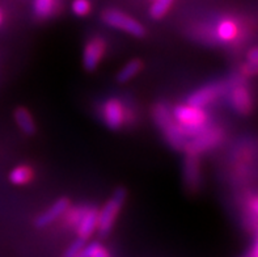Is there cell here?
<instances>
[{
	"label": "cell",
	"instance_id": "44dd1931",
	"mask_svg": "<svg viewBox=\"0 0 258 257\" xmlns=\"http://www.w3.org/2000/svg\"><path fill=\"white\" fill-rule=\"evenodd\" d=\"M72 11L78 16H85L91 11V3L89 0H74L72 3Z\"/></svg>",
	"mask_w": 258,
	"mask_h": 257
},
{
	"label": "cell",
	"instance_id": "d6986e66",
	"mask_svg": "<svg viewBox=\"0 0 258 257\" xmlns=\"http://www.w3.org/2000/svg\"><path fill=\"white\" fill-rule=\"evenodd\" d=\"M54 10V0H36L34 2V11L36 15L41 19H46L51 15Z\"/></svg>",
	"mask_w": 258,
	"mask_h": 257
},
{
	"label": "cell",
	"instance_id": "8fae6325",
	"mask_svg": "<svg viewBox=\"0 0 258 257\" xmlns=\"http://www.w3.org/2000/svg\"><path fill=\"white\" fill-rule=\"evenodd\" d=\"M105 122L110 129H119L124 122L123 108L118 100H109L104 107Z\"/></svg>",
	"mask_w": 258,
	"mask_h": 257
},
{
	"label": "cell",
	"instance_id": "2e32d148",
	"mask_svg": "<svg viewBox=\"0 0 258 257\" xmlns=\"http://www.w3.org/2000/svg\"><path fill=\"white\" fill-rule=\"evenodd\" d=\"M32 170L26 166L16 167V168L10 173L11 182H13L15 185H23V184H26V182L32 180Z\"/></svg>",
	"mask_w": 258,
	"mask_h": 257
},
{
	"label": "cell",
	"instance_id": "7402d4cb",
	"mask_svg": "<svg viewBox=\"0 0 258 257\" xmlns=\"http://www.w3.org/2000/svg\"><path fill=\"white\" fill-rule=\"evenodd\" d=\"M244 72L248 74V75H254V74H258V63L248 62V65L244 67Z\"/></svg>",
	"mask_w": 258,
	"mask_h": 257
},
{
	"label": "cell",
	"instance_id": "ba28073f",
	"mask_svg": "<svg viewBox=\"0 0 258 257\" xmlns=\"http://www.w3.org/2000/svg\"><path fill=\"white\" fill-rule=\"evenodd\" d=\"M183 180L189 189L194 190L198 188L201 181L200 175V162H198V155L194 153H187L185 159V166H183Z\"/></svg>",
	"mask_w": 258,
	"mask_h": 257
},
{
	"label": "cell",
	"instance_id": "6da1fadb",
	"mask_svg": "<svg viewBox=\"0 0 258 257\" xmlns=\"http://www.w3.org/2000/svg\"><path fill=\"white\" fill-rule=\"evenodd\" d=\"M173 117L180 125L183 137H197L198 134L205 131L207 122V114L202 108L191 107V105H180L174 108Z\"/></svg>",
	"mask_w": 258,
	"mask_h": 257
},
{
	"label": "cell",
	"instance_id": "ac0fdd59",
	"mask_svg": "<svg viewBox=\"0 0 258 257\" xmlns=\"http://www.w3.org/2000/svg\"><path fill=\"white\" fill-rule=\"evenodd\" d=\"M174 0H155V3L151 7L150 13L151 17L155 20H159L169 11Z\"/></svg>",
	"mask_w": 258,
	"mask_h": 257
},
{
	"label": "cell",
	"instance_id": "9c48e42d",
	"mask_svg": "<svg viewBox=\"0 0 258 257\" xmlns=\"http://www.w3.org/2000/svg\"><path fill=\"white\" fill-rule=\"evenodd\" d=\"M70 201L67 198H59L58 201H55L51 205V208H49L45 213L38 215V218L36 219V226L37 227H46L49 226L50 223H52L54 221L60 217L63 213L69 209Z\"/></svg>",
	"mask_w": 258,
	"mask_h": 257
},
{
	"label": "cell",
	"instance_id": "484cf974",
	"mask_svg": "<svg viewBox=\"0 0 258 257\" xmlns=\"http://www.w3.org/2000/svg\"><path fill=\"white\" fill-rule=\"evenodd\" d=\"M2 21H3V15H2V12H0V24H2Z\"/></svg>",
	"mask_w": 258,
	"mask_h": 257
},
{
	"label": "cell",
	"instance_id": "52a82bcc",
	"mask_svg": "<svg viewBox=\"0 0 258 257\" xmlns=\"http://www.w3.org/2000/svg\"><path fill=\"white\" fill-rule=\"evenodd\" d=\"M105 52V43L101 39L95 38L87 43L84 49V56H83V65L84 69L88 71H93L101 61Z\"/></svg>",
	"mask_w": 258,
	"mask_h": 257
},
{
	"label": "cell",
	"instance_id": "8992f818",
	"mask_svg": "<svg viewBox=\"0 0 258 257\" xmlns=\"http://www.w3.org/2000/svg\"><path fill=\"white\" fill-rule=\"evenodd\" d=\"M223 92V85L219 83L215 84H209L206 87L201 88L197 92H194L189 98H187V104L191 107L202 108L205 105L210 104L211 101L218 98Z\"/></svg>",
	"mask_w": 258,
	"mask_h": 257
},
{
	"label": "cell",
	"instance_id": "e0dca14e",
	"mask_svg": "<svg viewBox=\"0 0 258 257\" xmlns=\"http://www.w3.org/2000/svg\"><path fill=\"white\" fill-rule=\"evenodd\" d=\"M76 257H110V253L104 245L100 243H91V244H85L83 248V251L78 254Z\"/></svg>",
	"mask_w": 258,
	"mask_h": 257
},
{
	"label": "cell",
	"instance_id": "603a6c76",
	"mask_svg": "<svg viewBox=\"0 0 258 257\" xmlns=\"http://www.w3.org/2000/svg\"><path fill=\"white\" fill-rule=\"evenodd\" d=\"M248 62L258 63V47L252 49L248 53Z\"/></svg>",
	"mask_w": 258,
	"mask_h": 257
},
{
	"label": "cell",
	"instance_id": "7c38bea8",
	"mask_svg": "<svg viewBox=\"0 0 258 257\" xmlns=\"http://www.w3.org/2000/svg\"><path fill=\"white\" fill-rule=\"evenodd\" d=\"M232 104L236 111L241 114H248L252 111L253 102L250 93L244 85H237L232 91Z\"/></svg>",
	"mask_w": 258,
	"mask_h": 257
},
{
	"label": "cell",
	"instance_id": "ffe728a7",
	"mask_svg": "<svg viewBox=\"0 0 258 257\" xmlns=\"http://www.w3.org/2000/svg\"><path fill=\"white\" fill-rule=\"evenodd\" d=\"M84 247H85L84 239L78 238L75 241H72L71 245L66 249V252L63 253V257H76L80 252L83 251V248Z\"/></svg>",
	"mask_w": 258,
	"mask_h": 257
},
{
	"label": "cell",
	"instance_id": "9a60e30c",
	"mask_svg": "<svg viewBox=\"0 0 258 257\" xmlns=\"http://www.w3.org/2000/svg\"><path fill=\"white\" fill-rule=\"evenodd\" d=\"M237 32H239L237 25L233 21H231V20H224L218 26V37H219V39L224 41V42L232 41L237 36Z\"/></svg>",
	"mask_w": 258,
	"mask_h": 257
},
{
	"label": "cell",
	"instance_id": "3957f363",
	"mask_svg": "<svg viewBox=\"0 0 258 257\" xmlns=\"http://www.w3.org/2000/svg\"><path fill=\"white\" fill-rule=\"evenodd\" d=\"M126 190L123 188H118L111 198L104 205L102 210L97 215V231L101 236H106L111 231L117 219V215L121 212L122 205L126 199Z\"/></svg>",
	"mask_w": 258,
	"mask_h": 257
},
{
	"label": "cell",
	"instance_id": "d4e9b609",
	"mask_svg": "<svg viewBox=\"0 0 258 257\" xmlns=\"http://www.w3.org/2000/svg\"><path fill=\"white\" fill-rule=\"evenodd\" d=\"M250 208H252V210L255 214H258V197H254V198L250 201Z\"/></svg>",
	"mask_w": 258,
	"mask_h": 257
},
{
	"label": "cell",
	"instance_id": "4fadbf2b",
	"mask_svg": "<svg viewBox=\"0 0 258 257\" xmlns=\"http://www.w3.org/2000/svg\"><path fill=\"white\" fill-rule=\"evenodd\" d=\"M15 120H16L19 127L23 130V133H25L26 135H33L36 133V124H34V120H33L32 114L29 113V111L26 108L20 107L15 111Z\"/></svg>",
	"mask_w": 258,
	"mask_h": 257
},
{
	"label": "cell",
	"instance_id": "277c9868",
	"mask_svg": "<svg viewBox=\"0 0 258 257\" xmlns=\"http://www.w3.org/2000/svg\"><path fill=\"white\" fill-rule=\"evenodd\" d=\"M102 21L109 26L124 30L135 37H143L146 34V29L141 23L130 17L126 13L117 10H106L102 12Z\"/></svg>",
	"mask_w": 258,
	"mask_h": 257
},
{
	"label": "cell",
	"instance_id": "5bb4252c",
	"mask_svg": "<svg viewBox=\"0 0 258 257\" xmlns=\"http://www.w3.org/2000/svg\"><path fill=\"white\" fill-rule=\"evenodd\" d=\"M143 69V63L139 59H133L126 66H123V69L118 72L117 75V82L118 83H127L128 80L134 78L137 74L141 72V70Z\"/></svg>",
	"mask_w": 258,
	"mask_h": 257
},
{
	"label": "cell",
	"instance_id": "7a4b0ae2",
	"mask_svg": "<svg viewBox=\"0 0 258 257\" xmlns=\"http://www.w3.org/2000/svg\"><path fill=\"white\" fill-rule=\"evenodd\" d=\"M154 120L164 133V137L170 146L176 150H182L186 142L183 137L180 125L177 124L174 117L169 113L168 108L164 104H156L154 107Z\"/></svg>",
	"mask_w": 258,
	"mask_h": 257
},
{
	"label": "cell",
	"instance_id": "5b68a950",
	"mask_svg": "<svg viewBox=\"0 0 258 257\" xmlns=\"http://www.w3.org/2000/svg\"><path fill=\"white\" fill-rule=\"evenodd\" d=\"M223 133L219 129H210V130H205L201 134H198L196 138H194L190 143L185 144V150L187 153H194V155H198L201 152H205V151L210 150L215 147L216 144L219 143L222 140Z\"/></svg>",
	"mask_w": 258,
	"mask_h": 257
},
{
	"label": "cell",
	"instance_id": "cb8c5ba5",
	"mask_svg": "<svg viewBox=\"0 0 258 257\" xmlns=\"http://www.w3.org/2000/svg\"><path fill=\"white\" fill-rule=\"evenodd\" d=\"M249 257H258V234H257V238L254 240V244H253L252 251L249 253Z\"/></svg>",
	"mask_w": 258,
	"mask_h": 257
},
{
	"label": "cell",
	"instance_id": "30bf717a",
	"mask_svg": "<svg viewBox=\"0 0 258 257\" xmlns=\"http://www.w3.org/2000/svg\"><path fill=\"white\" fill-rule=\"evenodd\" d=\"M97 215L98 212L93 208L84 210L82 218L78 223L79 238L87 241L93 235V232L97 230Z\"/></svg>",
	"mask_w": 258,
	"mask_h": 257
}]
</instances>
